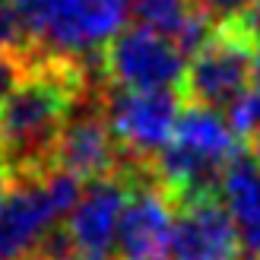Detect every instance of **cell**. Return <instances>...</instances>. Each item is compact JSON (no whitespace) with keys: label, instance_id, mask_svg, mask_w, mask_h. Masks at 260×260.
I'll list each match as a JSON object with an SVG mask.
<instances>
[{"label":"cell","instance_id":"obj_13","mask_svg":"<svg viewBox=\"0 0 260 260\" xmlns=\"http://www.w3.org/2000/svg\"><path fill=\"white\" fill-rule=\"evenodd\" d=\"M127 7H130V16L137 19V25L162 32L168 38H175L178 29L193 13L190 0H127Z\"/></svg>","mask_w":260,"mask_h":260},{"label":"cell","instance_id":"obj_18","mask_svg":"<svg viewBox=\"0 0 260 260\" xmlns=\"http://www.w3.org/2000/svg\"><path fill=\"white\" fill-rule=\"evenodd\" d=\"M229 29L235 35H241L251 48L260 45V0H251V4L238 13V19L229 22Z\"/></svg>","mask_w":260,"mask_h":260},{"label":"cell","instance_id":"obj_15","mask_svg":"<svg viewBox=\"0 0 260 260\" xmlns=\"http://www.w3.org/2000/svg\"><path fill=\"white\" fill-rule=\"evenodd\" d=\"M32 70V57L29 51H0V105L13 95L25 76Z\"/></svg>","mask_w":260,"mask_h":260},{"label":"cell","instance_id":"obj_21","mask_svg":"<svg viewBox=\"0 0 260 260\" xmlns=\"http://www.w3.org/2000/svg\"><path fill=\"white\" fill-rule=\"evenodd\" d=\"M254 80L260 83V45H254Z\"/></svg>","mask_w":260,"mask_h":260},{"label":"cell","instance_id":"obj_20","mask_svg":"<svg viewBox=\"0 0 260 260\" xmlns=\"http://www.w3.org/2000/svg\"><path fill=\"white\" fill-rule=\"evenodd\" d=\"M251 155H254V159L260 162V130H257V134L251 137Z\"/></svg>","mask_w":260,"mask_h":260},{"label":"cell","instance_id":"obj_14","mask_svg":"<svg viewBox=\"0 0 260 260\" xmlns=\"http://www.w3.org/2000/svg\"><path fill=\"white\" fill-rule=\"evenodd\" d=\"M225 118L232 124V130H235L238 137H254L260 130V83H254L251 89H244V92L232 102V105L225 108Z\"/></svg>","mask_w":260,"mask_h":260},{"label":"cell","instance_id":"obj_7","mask_svg":"<svg viewBox=\"0 0 260 260\" xmlns=\"http://www.w3.org/2000/svg\"><path fill=\"white\" fill-rule=\"evenodd\" d=\"M127 175H105L95 181H86V190L80 203L67 216V235L73 241V251L89 260H114V241H118L121 216L130 200Z\"/></svg>","mask_w":260,"mask_h":260},{"label":"cell","instance_id":"obj_23","mask_svg":"<svg viewBox=\"0 0 260 260\" xmlns=\"http://www.w3.org/2000/svg\"><path fill=\"white\" fill-rule=\"evenodd\" d=\"M235 260H260V254H248V251H244V254H238Z\"/></svg>","mask_w":260,"mask_h":260},{"label":"cell","instance_id":"obj_4","mask_svg":"<svg viewBox=\"0 0 260 260\" xmlns=\"http://www.w3.org/2000/svg\"><path fill=\"white\" fill-rule=\"evenodd\" d=\"M105 76L124 89H175L184 83L187 54L168 35L130 25L102 51Z\"/></svg>","mask_w":260,"mask_h":260},{"label":"cell","instance_id":"obj_17","mask_svg":"<svg viewBox=\"0 0 260 260\" xmlns=\"http://www.w3.org/2000/svg\"><path fill=\"white\" fill-rule=\"evenodd\" d=\"M193 10L206 13L210 19H216L219 25H229L232 19H238V13L251 4V0H190Z\"/></svg>","mask_w":260,"mask_h":260},{"label":"cell","instance_id":"obj_22","mask_svg":"<svg viewBox=\"0 0 260 260\" xmlns=\"http://www.w3.org/2000/svg\"><path fill=\"white\" fill-rule=\"evenodd\" d=\"M10 187V175H0V200H4V193Z\"/></svg>","mask_w":260,"mask_h":260},{"label":"cell","instance_id":"obj_9","mask_svg":"<svg viewBox=\"0 0 260 260\" xmlns=\"http://www.w3.org/2000/svg\"><path fill=\"white\" fill-rule=\"evenodd\" d=\"M57 222L60 216L45 190L42 172L10 178V187L0 200V260H29Z\"/></svg>","mask_w":260,"mask_h":260},{"label":"cell","instance_id":"obj_3","mask_svg":"<svg viewBox=\"0 0 260 260\" xmlns=\"http://www.w3.org/2000/svg\"><path fill=\"white\" fill-rule=\"evenodd\" d=\"M181 108H184V99L172 89H105L102 111L124 155L121 175H149L155 155L175 137Z\"/></svg>","mask_w":260,"mask_h":260},{"label":"cell","instance_id":"obj_12","mask_svg":"<svg viewBox=\"0 0 260 260\" xmlns=\"http://www.w3.org/2000/svg\"><path fill=\"white\" fill-rule=\"evenodd\" d=\"M172 143L219 165H229L238 155V134L232 130L225 114L206 105H190V102H184L178 114Z\"/></svg>","mask_w":260,"mask_h":260},{"label":"cell","instance_id":"obj_10","mask_svg":"<svg viewBox=\"0 0 260 260\" xmlns=\"http://www.w3.org/2000/svg\"><path fill=\"white\" fill-rule=\"evenodd\" d=\"M238 232L219 197H200L175 203L172 229V260H235Z\"/></svg>","mask_w":260,"mask_h":260},{"label":"cell","instance_id":"obj_11","mask_svg":"<svg viewBox=\"0 0 260 260\" xmlns=\"http://www.w3.org/2000/svg\"><path fill=\"white\" fill-rule=\"evenodd\" d=\"M219 200L235 222L241 248L248 254H260V162L251 152H238L225 165Z\"/></svg>","mask_w":260,"mask_h":260},{"label":"cell","instance_id":"obj_2","mask_svg":"<svg viewBox=\"0 0 260 260\" xmlns=\"http://www.w3.org/2000/svg\"><path fill=\"white\" fill-rule=\"evenodd\" d=\"M32 60L80 63L102 54L130 16L127 0H10Z\"/></svg>","mask_w":260,"mask_h":260},{"label":"cell","instance_id":"obj_16","mask_svg":"<svg viewBox=\"0 0 260 260\" xmlns=\"http://www.w3.org/2000/svg\"><path fill=\"white\" fill-rule=\"evenodd\" d=\"M0 51H29L22 19L7 0H0Z\"/></svg>","mask_w":260,"mask_h":260},{"label":"cell","instance_id":"obj_19","mask_svg":"<svg viewBox=\"0 0 260 260\" xmlns=\"http://www.w3.org/2000/svg\"><path fill=\"white\" fill-rule=\"evenodd\" d=\"M0 175H7V143H4V134H0Z\"/></svg>","mask_w":260,"mask_h":260},{"label":"cell","instance_id":"obj_5","mask_svg":"<svg viewBox=\"0 0 260 260\" xmlns=\"http://www.w3.org/2000/svg\"><path fill=\"white\" fill-rule=\"evenodd\" d=\"M254 80V48L235 35L229 25H219V35L200 48L187 63L181 99L190 105L229 108Z\"/></svg>","mask_w":260,"mask_h":260},{"label":"cell","instance_id":"obj_8","mask_svg":"<svg viewBox=\"0 0 260 260\" xmlns=\"http://www.w3.org/2000/svg\"><path fill=\"white\" fill-rule=\"evenodd\" d=\"M175 229V203L155 184L152 172L134 181L130 200L124 206L114 260H168Z\"/></svg>","mask_w":260,"mask_h":260},{"label":"cell","instance_id":"obj_6","mask_svg":"<svg viewBox=\"0 0 260 260\" xmlns=\"http://www.w3.org/2000/svg\"><path fill=\"white\" fill-rule=\"evenodd\" d=\"M102 92H83L76 99L54 146V165L67 168L83 181L124 172V155L105 121V111H102V105H89L92 99H102Z\"/></svg>","mask_w":260,"mask_h":260},{"label":"cell","instance_id":"obj_1","mask_svg":"<svg viewBox=\"0 0 260 260\" xmlns=\"http://www.w3.org/2000/svg\"><path fill=\"white\" fill-rule=\"evenodd\" d=\"M83 92L89 86L83 63L32 60L29 76L0 105V134L7 143V175L25 178L54 165V146Z\"/></svg>","mask_w":260,"mask_h":260}]
</instances>
